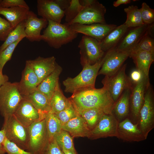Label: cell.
<instances>
[{
    "mask_svg": "<svg viewBox=\"0 0 154 154\" xmlns=\"http://www.w3.org/2000/svg\"><path fill=\"white\" fill-rule=\"evenodd\" d=\"M69 99L77 112L90 108L102 110L106 114H112L115 104L106 88H89L78 91L72 94Z\"/></svg>",
    "mask_w": 154,
    "mask_h": 154,
    "instance_id": "1",
    "label": "cell"
},
{
    "mask_svg": "<svg viewBox=\"0 0 154 154\" xmlns=\"http://www.w3.org/2000/svg\"><path fill=\"white\" fill-rule=\"evenodd\" d=\"M104 61L103 56L93 64H85L77 76L73 78L68 77L63 81L62 84L65 87V92L73 94L80 90L95 88L96 78Z\"/></svg>",
    "mask_w": 154,
    "mask_h": 154,
    "instance_id": "2",
    "label": "cell"
},
{
    "mask_svg": "<svg viewBox=\"0 0 154 154\" xmlns=\"http://www.w3.org/2000/svg\"><path fill=\"white\" fill-rule=\"evenodd\" d=\"M48 24L41 35V40L50 47L58 49L72 42L78 33L73 30L66 23L62 24L48 20Z\"/></svg>",
    "mask_w": 154,
    "mask_h": 154,
    "instance_id": "3",
    "label": "cell"
},
{
    "mask_svg": "<svg viewBox=\"0 0 154 154\" xmlns=\"http://www.w3.org/2000/svg\"><path fill=\"white\" fill-rule=\"evenodd\" d=\"M80 1L83 7L69 25L76 23L85 25L106 23L105 15L106 9L104 5L96 0Z\"/></svg>",
    "mask_w": 154,
    "mask_h": 154,
    "instance_id": "4",
    "label": "cell"
},
{
    "mask_svg": "<svg viewBox=\"0 0 154 154\" xmlns=\"http://www.w3.org/2000/svg\"><path fill=\"white\" fill-rule=\"evenodd\" d=\"M23 99L19 90L18 82H6L0 89L1 115L4 117L13 115Z\"/></svg>",
    "mask_w": 154,
    "mask_h": 154,
    "instance_id": "5",
    "label": "cell"
},
{
    "mask_svg": "<svg viewBox=\"0 0 154 154\" xmlns=\"http://www.w3.org/2000/svg\"><path fill=\"white\" fill-rule=\"evenodd\" d=\"M4 118L2 129L5 131L6 139L21 148L27 151L29 138L28 127L23 126L13 115Z\"/></svg>",
    "mask_w": 154,
    "mask_h": 154,
    "instance_id": "6",
    "label": "cell"
},
{
    "mask_svg": "<svg viewBox=\"0 0 154 154\" xmlns=\"http://www.w3.org/2000/svg\"><path fill=\"white\" fill-rule=\"evenodd\" d=\"M29 138L27 151L32 154H42L48 141L46 117L28 127Z\"/></svg>",
    "mask_w": 154,
    "mask_h": 154,
    "instance_id": "7",
    "label": "cell"
},
{
    "mask_svg": "<svg viewBox=\"0 0 154 154\" xmlns=\"http://www.w3.org/2000/svg\"><path fill=\"white\" fill-rule=\"evenodd\" d=\"M126 66V64L123 65L115 74L105 76L102 81L115 103L125 90L132 86V82L125 73Z\"/></svg>",
    "mask_w": 154,
    "mask_h": 154,
    "instance_id": "8",
    "label": "cell"
},
{
    "mask_svg": "<svg viewBox=\"0 0 154 154\" xmlns=\"http://www.w3.org/2000/svg\"><path fill=\"white\" fill-rule=\"evenodd\" d=\"M80 55V63L83 66L88 64H93L103 56L105 53L102 50L99 41L90 37L82 36L78 45Z\"/></svg>",
    "mask_w": 154,
    "mask_h": 154,
    "instance_id": "9",
    "label": "cell"
},
{
    "mask_svg": "<svg viewBox=\"0 0 154 154\" xmlns=\"http://www.w3.org/2000/svg\"><path fill=\"white\" fill-rule=\"evenodd\" d=\"M153 92L150 85L145 92L144 102L139 113V129L147 139L154 126Z\"/></svg>",
    "mask_w": 154,
    "mask_h": 154,
    "instance_id": "10",
    "label": "cell"
},
{
    "mask_svg": "<svg viewBox=\"0 0 154 154\" xmlns=\"http://www.w3.org/2000/svg\"><path fill=\"white\" fill-rule=\"evenodd\" d=\"M131 52L119 50L115 48L105 52L104 56V61L98 75L110 76L114 75L129 57Z\"/></svg>",
    "mask_w": 154,
    "mask_h": 154,
    "instance_id": "11",
    "label": "cell"
},
{
    "mask_svg": "<svg viewBox=\"0 0 154 154\" xmlns=\"http://www.w3.org/2000/svg\"><path fill=\"white\" fill-rule=\"evenodd\" d=\"M119 122L113 114H104L90 132L88 138L96 139L108 137H116Z\"/></svg>",
    "mask_w": 154,
    "mask_h": 154,
    "instance_id": "12",
    "label": "cell"
},
{
    "mask_svg": "<svg viewBox=\"0 0 154 154\" xmlns=\"http://www.w3.org/2000/svg\"><path fill=\"white\" fill-rule=\"evenodd\" d=\"M78 33H82L100 41L117 25L113 24L94 23L89 25L74 23L70 25Z\"/></svg>",
    "mask_w": 154,
    "mask_h": 154,
    "instance_id": "13",
    "label": "cell"
},
{
    "mask_svg": "<svg viewBox=\"0 0 154 154\" xmlns=\"http://www.w3.org/2000/svg\"><path fill=\"white\" fill-rule=\"evenodd\" d=\"M151 25L144 24L139 26L128 28L115 48L120 51L131 52L145 34Z\"/></svg>",
    "mask_w": 154,
    "mask_h": 154,
    "instance_id": "14",
    "label": "cell"
},
{
    "mask_svg": "<svg viewBox=\"0 0 154 154\" xmlns=\"http://www.w3.org/2000/svg\"><path fill=\"white\" fill-rule=\"evenodd\" d=\"M134 83V86L131 88L130 105L133 116L138 118L144 102L145 92L150 84L149 78L145 77L143 75L139 82Z\"/></svg>",
    "mask_w": 154,
    "mask_h": 154,
    "instance_id": "15",
    "label": "cell"
},
{
    "mask_svg": "<svg viewBox=\"0 0 154 154\" xmlns=\"http://www.w3.org/2000/svg\"><path fill=\"white\" fill-rule=\"evenodd\" d=\"M48 24L47 20L42 18H38L34 12L30 10L25 20L26 38L31 42L40 41L41 31Z\"/></svg>",
    "mask_w": 154,
    "mask_h": 154,
    "instance_id": "16",
    "label": "cell"
},
{
    "mask_svg": "<svg viewBox=\"0 0 154 154\" xmlns=\"http://www.w3.org/2000/svg\"><path fill=\"white\" fill-rule=\"evenodd\" d=\"M13 115L18 121L26 127L43 119L38 110L24 98Z\"/></svg>",
    "mask_w": 154,
    "mask_h": 154,
    "instance_id": "17",
    "label": "cell"
},
{
    "mask_svg": "<svg viewBox=\"0 0 154 154\" xmlns=\"http://www.w3.org/2000/svg\"><path fill=\"white\" fill-rule=\"evenodd\" d=\"M39 79L40 83L49 75L58 64L54 56L47 58L39 56L33 60L26 61Z\"/></svg>",
    "mask_w": 154,
    "mask_h": 154,
    "instance_id": "18",
    "label": "cell"
},
{
    "mask_svg": "<svg viewBox=\"0 0 154 154\" xmlns=\"http://www.w3.org/2000/svg\"><path fill=\"white\" fill-rule=\"evenodd\" d=\"M37 8L38 15L47 20L61 23L64 16L62 10L55 0H38Z\"/></svg>",
    "mask_w": 154,
    "mask_h": 154,
    "instance_id": "19",
    "label": "cell"
},
{
    "mask_svg": "<svg viewBox=\"0 0 154 154\" xmlns=\"http://www.w3.org/2000/svg\"><path fill=\"white\" fill-rule=\"evenodd\" d=\"M117 137L129 142H139L146 139L138 127V123L134 124L128 118L118 123Z\"/></svg>",
    "mask_w": 154,
    "mask_h": 154,
    "instance_id": "20",
    "label": "cell"
},
{
    "mask_svg": "<svg viewBox=\"0 0 154 154\" xmlns=\"http://www.w3.org/2000/svg\"><path fill=\"white\" fill-rule=\"evenodd\" d=\"M39 79L30 66L26 63L21 79L18 82L19 90L23 97L31 93L40 83Z\"/></svg>",
    "mask_w": 154,
    "mask_h": 154,
    "instance_id": "21",
    "label": "cell"
},
{
    "mask_svg": "<svg viewBox=\"0 0 154 154\" xmlns=\"http://www.w3.org/2000/svg\"><path fill=\"white\" fill-rule=\"evenodd\" d=\"M62 129L68 132L73 138H88L90 130L85 120L79 114L62 125Z\"/></svg>",
    "mask_w": 154,
    "mask_h": 154,
    "instance_id": "22",
    "label": "cell"
},
{
    "mask_svg": "<svg viewBox=\"0 0 154 154\" xmlns=\"http://www.w3.org/2000/svg\"><path fill=\"white\" fill-rule=\"evenodd\" d=\"M129 28L124 23L109 33L99 41L101 48L104 53L115 48Z\"/></svg>",
    "mask_w": 154,
    "mask_h": 154,
    "instance_id": "23",
    "label": "cell"
},
{
    "mask_svg": "<svg viewBox=\"0 0 154 154\" xmlns=\"http://www.w3.org/2000/svg\"><path fill=\"white\" fill-rule=\"evenodd\" d=\"M23 98L29 102L38 110L42 119L45 118L51 111L50 100L36 88Z\"/></svg>",
    "mask_w": 154,
    "mask_h": 154,
    "instance_id": "24",
    "label": "cell"
},
{
    "mask_svg": "<svg viewBox=\"0 0 154 154\" xmlns=\"http://www.w3.org/2000/svg\"><path fill=\"white\" fill-rule=\"evenodd\" d=\"M29 11V8L22 7H0V15L6 19L14 29L27 18Z\"/></svg>",
    "mask_w": 154,
    "mask_h": 154,
    "instance_id": "25",
    "label": "cell"
},
{
    "mask_svg": "<svg viewBox=\"0 0 154 154\" xmlns=\"http://www.w3.org/2000/svg\"><path fill=\"white\" fill-rule=\"evenodd\" d=\"M62 70V68L58 64L54 70L41 82L36 88L49 100L59 83V77Z\"/></svg>",
    "mask_w": 154,
    "mask_h": 154,
    "instance_id": "26",
    "label": "cell"
},
{
    "mask_svg": "<svg viewBox=\"0 0 154 154\" xmlns=\"http://www.w3.org/2000/svg\"><path fill=\"white\" fill-rule=\"evenodd\" d=\"M129 57L132 58L137 69L145 77L149 78L150 67L154 61V54L145 51L131 52Z\"/></svg>",
    "mask_w": 154,
    "mask_h": 154,
    "instance_id": "27",
    "label": "cell"
},
{
    "mask_svg": "<svg viewBox=\"0 0 154 154\" xmlns=\"http://www.w3.org/2000/svg\"><path fill=\"white\" fill-rule=\"evenodd\" d=\"M132 87L125 90L114 104L112 114L114 113L119 119H122L129 114Z\"/></svg>",
    "mask_w": 154,
    "mask_h": 154,
    "instance_id": "28",
    "label": "cell"
},
{
    "mask_svg": "<svg viewBox=\"0 0 154 154\" xmlns=\"http://www.w3.org/2000/svg\"><path fill=\"white\" fill-rule=\"evenodd\" d=\"M70 101L62 93L59 83L50 100L51 112L56 114L62 111L67 106Z\"/></svg>",
    "mask_w": 154,
    "mask_h": 154,
    "instance_id": "29",
    "label": "cell"
},
{
    "mask_svg": "<svg viewBox=\"0 0 154 154\" xmlns=\"http://www.w3.org/2000/svg\"><path fill=\"white\" fill-rule=\"evenodd\" d=\"M124 10L127 15V19L124 23L128 28L136 27L143 25V23L140 9L136 5H131L125 8Z\"/></svg>",
    "mask_w": 154,
    "mask_h": 154,
    "instance_id": "30",
    "label": "cell"
},
{
    "mask_svg": "<svg viewBox=\"0 0 154 154\" xmlns=\"http://www.w3.org/2000/svg\"><path fill=\"white\" fill-rule=\"evenodd\" d=\"M78 113L85 120L90 130L96 126L105 114L101 110L96 108L86 109Z\"/></svg>",
    "mask_w": 154,
    "mask_h": 154,
    "instance_id": "31",
    "label": "cell"
},
{
    "mask_svg": "<svg viewBox=\"0 0 154 154\" xmlns=\"http://www.w3.org/2000/svg\"><path fill=\"white\" fill-rule=\"evenodd\" d=\"M153 24L151 25L146 33L131 52L142 51L154 54V39L151 34Z\"/></svg>",
    "mask_w": 154,
    "mask_h": 154,
    "instance_id": "32",
    "label": "cell"
},
{
    "mask_svg": "<svg viewBox=\"0 0 154 154\" xmlns=\"http://www.w3.org/2000/svg\"><path fill=\"white\" fill-rule=\"evenodd\" d=\"M46 128L48 141L54 139L55 136L62 129V124L56 115L51 111L46 117Z\"/></svg>",
    "mask_w": 154,
    "mask_h": 154,
    "instance_id": "33",
    "label": "cell"
},
{
    "mask_svg": "<svg viewBox=\"0 0 154 154\" xmlns=\"http://www.w3.org/2000/svg\"><path fill=\"white\" fill-rule=\"evenodd\" d=\"M25 20L19 24L9 33L5 40L0 47V53L7 46L19 39L26 38Z\"/></svg>",
    "mask_w": 154,
    "mask_h": 154,
    "instance_id": "34",
    "label": "cell"
},
{
    "mask_svg": "<svg viewBox=\"0 0 154 154\" xmlns=\"http://www.w3.org/2000/svg\"><path fill=\"white\" fill-rule=\"evenodd\" d=\"M73 138L67 131L62 129L55 137L54 139L62 150L76 152L74 144Z\"/></svg>",
    "mask_w": 154,
    "mask_h": 154,
    "instance_id": "35",
    "label": "cell"
},
{
    "mask_svg": "<svg viewBox=\"0 0 154 154\" xmlns=\"http://www.w3.org/2000/svg\"><path fill=\"white\" fill-rule=\"evenodd\" d=\"M83 7L79 0H71L68 7L64 11L65 21L69 24L78 15Z\"/></svg>",
    "mask_w": 154,
    "mask_h": 154,
    "instance_id": "36",
    "label": "cell"
},
{
    "mask_svg": "<svg viewBox=\"0 0 154 154\" xmlns=\"http://www.w3.org/2000/svg\"><path fill=\"white\" fill-rule=\"evenodd\" d=\"M54 114L60 121L62 125L79 114L70 100L63 110Z\"/></svg>",
    "mask_w": 154,
    "mask_h": 154,
    "instance_id": "37",
    "label": "cell"
},
{
    "mask_svg": "<svg viewBox=\"0 0 154 154\" xmlns=\"http://www.w3.org/2000/svg\"><path fill=\"white\" fill-rule=\"evenodd\" d=\"M23 39L20 38L9 45L0 53V69L2 71L6 63L11 60L16 47Z\"/></svg>",
    "mask_w": 154,
    "mask_h": 154,
    "instance_id": "38",
    "label": "cell"
},
{
    "mask_svg": "<svg viewBox=\"0 0 154 154\" xmlns=\"http://www.w3.org/2000/svg\"><path fill=\"white\" fill-rule=\"evenodd\" d=\"M142 21L144 24L148 25L153 24L154 10L151 8L145 3L143 2L140 9Z\"/></svg>",
    "mask_w": 154,
    "mask_h": 154,
    "instance_id": "39",
    "label": "cell"
},
{
    "mask_svg": "<svg viewBox=\"0 0 154 154\" xmlns=\"http://www.w3.org/2000/svg\"><path fill=\"white\" fill-rule=\"evenodd\" d=\"M4 147L7 154H32L21 148L15 144L9 141L6 138L4 141Z\"/></svg>",
    "mask_w": 154,
    "mask_h": 154,
    "instance_id": "40",
    "label": "cell"
},
{
    "mask_svg": "<svg viewBox=\"0 0 154 154\" xmlns=\"http://www.w3.org/2000/svg\"><path fill=\"white\" fill-rule=\"evenodd\" d=\"M13 29L10 23L0 16V40L4 41Z\"/></svg>",
    "mask_w": 154,
    "mask_h": 154,
    "instance_id": "41",
    "label": "cell"
},
{
    "mask_svg": "<svg viewBox=\"0 0 154 154\" xmlns=\"http://www.w3.org/2000/svg\"><path fill=\"white\" fill-rule=\"evenodd\" d=\"M42 154H64L55 140L48 141Z\"/></svg>",
    "mask_w": 154,
    "mask_h": 154,
    "instance_id": "42",
    "label": "cell"
},
{
    "mask_svg": "<svg viewBox=\"0 0 154 154\" xmlns=\"http://www.w3.org/2000/svg\"><path fill=\"white\" fill-rule=\"evenodd\" d=\"M15 7H22L29 8L23 0H0V7L9 8Z\"/></svg>",
    "mask_w": 154,
    "mask_h": 154,
    "instance_id": "43",
    "label": "cell"
},
{
    "mask_svg": "<svg viewBox=\"0 0 154 154\" xmlns=\"http://www.w3.org/2000/svg\"><path fill=\"white\" fill-rule=\"evenodd\" d=\"M142 76L141 72L136 69V70H133L131 72L130 79L132 82L136 83L139 82L141 80Z\"/></svg>",
    "mask_w": 154,
    "mask_h": 154,
    "instance_id": "44",
    "label": "cell"
},
{
    "mask_svg": "<svg viewBox=\"0 0 154 154\" xmlns=\"http://www.w3.org/2000/svg\"><path fill=\"white\" fill-rule=\"evenodd\" d=\"M6 138L4 131L0 130V154H5L6 153L4 147V143Z\"/></svg>",
    "mask_w": 154,
    "mask_h": 154,
    "instance_id": "45",
    "label": "cell"
},
{
    "mask_svg": "<svg viewBox=\"0 0 154 154\" xmlns=\"http://www.w3.org/2000/svg\"><path fill=\"white\" fill-rule=\"evenodd\" d=\"M61 9L64 11L69 6L71 0H55Z\"/></svg>",
    "mask_w": 154,
    "mask_h": 154,
    "instance_id": "46",
    "label": "cell"
},
{
    "mask_svg": "<svg viewBox=\"0 0 154 154\" xmlns=\"http://www.w3.org/2000/svg\"><path fill=\"white\" fill-rule=\"evenodd\" d=\"M9 77L6 75L3 74L2 71L0 69V89L1 87L8 81Z\"/></svg>",
    "mask_w": 154,
    "mask_h": 154,
    "instance_id": "47",
    "label": "cell"
},
{
    "mask_svg": "<svg viewBox=\"0 0 154 154\" xmlns=\"http://www.w3.org/2000/svg\"><path fill=\"white\" fill-rule=\"evenodd\" d=\"M130 0H117L114 2L113 6L117 7L121 4H127L131 2Z\"/></svg>",
    "mask_w": 154,
    "mask_h": 154,
    "instance_id": "48",
    "label": "cell"
},
{
    "mask_svg": "<svg viewBox=\"0 0 154 154\" xmlns=\"http://www.w3.org/2000/svg\"><path fill=\"white\" fill-rule=\"evenodd\" d=\"M64 154H78L77 152H74L71 151L66 150L64 149L62 150Z\"/></svg>",
    "mask_w": 154,
    "mask_h": 154,
    "instance_id": "49",
    "label": "cell"
}]
</instances>
